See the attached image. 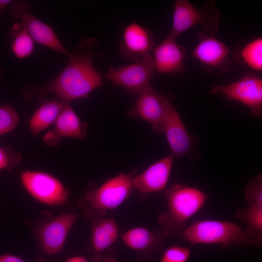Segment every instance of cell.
Segmentation results:
<instances>
[{"label":"cell","mask_w":262,"mask_h":262,"mask_svg":"<svg viewBox=\"0 0 262 262\" xmlns=\"http://www.w3.org/2000/svg\"><path fill=\"white\" fill-rule=\"evenodd\" d=\"M163 133L174 156L180 158L190 154L194 147V136L187 131L179 113L171 102L165 115Z\"/></svg>","instance_id":"cell-13"},{"label":"cell","mask_w":262,"mask_h":262,"mask_svg":"<svg viewBox=\"0 0 262 262\" xmlns=\"http://www.w3.org/2000/svg\"><path fill=\"white\" fill-rule=\"evenodd\" d=\"M79 216L77 213H63L42 225L39 239L46 253L55 254L63 250L68 234Z\"/></svg>","instance_id":"cell-12"},{"label":"cell","mask_w":262,"mask_h":262,"mask_svg":"<svg viewBox=\"0 0 262 262\" xmlns=\"http://www.w3.org/2000/svg\"><path fill=\"white\" fill-rule=\"evenodd\" d=\"M11 34L14 37L11 49L15 56L19 59L30 56L33 51L34 45L33 39L27 32L20 24L16 23L13 25Z\"/></svg>","instance_id":"cell-22"},{"label":"cell","mask_w":262,"mask_h":262,"mask_svg":"<svg viewBox=\"0 0 262 262\" xmlns=\"http://www.w3.org/2000/svg\"><path fill=\"white\" fill-rule=\"evenodd\" d=\"M11 1L9 0H0V11L5 9Z\"/></svg>","instance_id":"cell-30"},{"label":"cell","mask_w":262,"mask_h":262,"mask_svg":"<svg viewBox=\"0 0 262 262\" xmlns=\"http://www.w3.org/2000/svg\"><path fill=\"white\" fill-rule=\"evenodd\" d=\"M100 262H118L114 258L110 256H107L101 259Z\"/></svg>","instance_id":"cell-31"},{"label":"cell","mask_w":262,"mask_h":262,"mask_svg":"<svg viewBox=\"0 0 262 262\" xmlns=\"http://www.w3.org/2000/svg\"><path fill=\"white\" fill-rule=\"evenodd\" d=\"M100 261H101V259L98 258V259L96 260L95 262H100Z\"/></svg>","instance_id":"cell-32"},{"label":"cell","mask_w":262,"mask_h":262,"mask_svg":"<svg viewBox=\"0 0 262 262\" xmlns=\"http://www.w3.org/2000/svg\"><path fill=\"white\" fill-rule=\"evenodd\" d=\"M182 238L193 245H220L224 246L254 245L246 229L230 221L203 220L183 229Z\"/></svg>","instance_id":"cell-3"},{"label":"cell","mask_w":262,"mask_h":262,"mask_svg":"<svg viewBox=\"0 0 262 262\" xmlns=\"http://www.w3.org/2000/svg\"><path fill=\"white\" fill-rule=\"evenodd\" d=\"M210 93L221 94L227 100L239 102L250 109L253 117H262V79L255 74H247L229 84L213 85Z\"/></svg>","instance_id":"cell-6"},{"label":"cell","mask_w":262,"mask_h":262,"mask_svg":"<svg viewBox=\"0 0 262 262\" xmlns=\"http://www.w3.org/2000/svg\"><path fill=\"white\" fill-rule=\"evenodd\" d=\"M190 255L189 247L172 246L164 250L160 262H187Z\"/></svg>","instance_id":"cell-26"},{"label":"cell","mask_w":262,"mask_h":262,"mask_svg":"<svg viewBox=\"0 0 262 262\" xmlns=\"http://www.w3.org/2000/svg\"><path fill=\"white\" fill-rule=\"evenodd\" d=\"M245 199L249 204H262V175L258 174L248 183L245 191Z\"/></svg>","instance_id":"cell-27"},{"label":"cell","mask_w":262,"mask_h":262,"mask_svg":"<svg viewBox=\"0 0 262 262\" xmlns=\"http://www.w3.org/2000/svg\"><path fill=\"white\" fill-rule=\"evenodd\" d=\"M173 160L171 153L149 165L144 172L133 177V187L142 194L164 190L170 178Z\"/></svg>","instance_id":"cell-17"},{"label":"cell","mask_w":262,"mask_h":262,"mask_svg":"<svg viewBox=\"0 0 262 262\" xmlns=\"http://www.w3.org/2000/svg\"><path fill=\"white\" fill-rule=\"evenodd\" d=\"M118 236V228L113 218L94 219L92 226L91 241L96 252H101L109 247Z\"/></svg>","instance_id":"cell-19"},{"label":"cell","mask_w":262,"mask_h":262,"mask_svg":"<svg viewBox=\"0 0 262 262\" xmlns=\"http://www.w3.org/2000/svg\"><path fill=\"white\" fill-rule=\"evenodd\" d=\"M21 160L19 153L10 146H0V171L11 170L18 165Z\"/></svg>","instance_id":"cell-25"},{"label":"cell","mask_w":262,"mask_h":262,"mask_svg":"<svg viewBox=\"0 0 262 262\" xmlns=\"http://www.w3.org/2000/svg\"><path fill=\"white\" fill-rule=\"evenodd\" d=\"M66 262H88L86 258L82 256H74L67 259Z\"/></svg>","instance_id":"cell-29"},{"label":"cell","mask_w":262,"mask_h":262,"mask_svg":"<svg viewBox=\"0 0 262 262\" xmlns=\"http://www.w3.org/2000/svg\"><path fill=\"white\" fill-rule=\"evenodd\" d=\"M66 103L58 98L44 102L29 120L32 134L37 135L54 123Z\"/></svg>","instance_id":"cell-20"},{"label":"cell","mask_w":262,"mask_h":262,"mask_svg":"<svg viewBox=\"0 0 262 262\" xmlns=\"http://www.w3.org/2000/svg\"><path fill=\"white\" fill-rule=\"evenodd\" d=\"M155 72L151 54L133 63L110 67L104 77L124 88L131 96L138 95L150 84Z\"/></svg>","instance_id":"cell-7"},{"label":"cell","mask_w":262,"mask_h":262,"mask_svg":"<svg viewBox=\"0 0 262 262\" xmlns=\"http://www.w3.org/2000/svg\"><path fill=\"white\" fill-rule=\"evenodd\" d=\"M152 58L155 71L162 74H180L184 71L185 48L169 35L154 48Z\"/></svg>","instance_id":"cell-15"},{"label":"cell","mask_w":262,"mask_h":262,"mask_svg":"<svg viewBox=\"0 0 262 262\" xmlns=\"http://www.w3.org/2000/svg\"><path fill=\"white\" fill-rule=\"evenodd\" d=\"M0 262H28L23 259L10 254L0 255Z\"/></svg>","instance_id":"cell-28"},{"label":"cell","mask_w":262,"mask_h":262,"mask_svg":"<svg viewBox=\"0 0 262 262\" xmlns=\"http://www.w3.org/2000/svg\"><path fill=\"white\" fill-rule=\"evenodd\" d=\"M240 60L255 71L262 70V38H256L246 44L239 52Z\"/></svg>","instance_id":"cell-23"},{"label":"cell","mask_w":262,"mask_h":262,"mask_svg":"<svg viewBox=\"0 0 262 262\" xmlns=\"http://www.w3.org/2000/svg\"><path fill=\"white\" fill-rule=\"evenodd\" d=\"M54 123L53 129L43 137L44 143L49 147L57 146L64 137L82 139L86 135L87 124L82 121L69 103H66Z\"/></svg>","instance_id":"cell-16"},{"label":"cell","mask_w":262,"mask_h":262,"mask_svg":"<svg viewBox=\"0 0 262 262\" xmlns=\"http://www.w3.org/2000/svg\"><path fill=\"white\" fill-rule=\"evenodd\" d=\"M133 177L134 173L120 174L89 191L85 196L89 205L86 215L98 218L122 204L131 194Z\"/></svg>","instance_id":"cell-4"},{"label":"cell","mask_w":262,"mask_h":262,"mask_svg":"<svg viewBox=\"0 0 262 262\" xmlns=\"http://www.w3.org/2000/svg\"><path fill=\"white\" fill-rule=\"evenodd\" d=\"M164 194L168 209L159 215L158 221L167 235L183 229L185 222L201 210L209 197L198 188L179 183L165 190Z\"/></svg>","instance_id":"cell-2"},{"label":"cell","mask_w":262,"mask_h":262,"mask_svg":"<svg viewBox=\"0 0 262 262\" xmlns=\"http://www.w3.org/2000/svg\"><path fill=\"white\" fill-rule=\"evenodd\" d=\"M154 39L150 30L133 22L123 30L119 45V53L124 58L136 62L151 54L154 49Z\"/></svg>","instance_id":"cell-11"},{"label":"cell","mask_w":262,"mask_h":262,"mask_svg":"<svg viewBox=\"0 0 262 262\" xmlns=\"http://www.w3.org/2000/svg\"><path fill=\"white\" fill-rule=\"evenodd\" d=\"M20 180L28 192L38 201L51 206H61L67 203L69 194L63 183L49 174L26 170L20 176Z\"/></svg>","instance_id":"cell-8"},{"label":"cell","mask_w":262,"mask_h":262,"mask_svg":"<svg viewBox=\"0 0 262 262\" xmlns=\"http://www.w3.org/2000/svg\"><path fill=\"white\" fill-rule=\"evenodd\" d=\"M37 262H46L43 260H40L37 261Z\"/></svg>","instance_id":"cell-33"},{"label":"cell","mask_w":262,"mask_h":262,"mask_svg":"<svg viewBox=\"0 0 262 262\" xmlns=\"http://www.w3.org/2000/svg\"><path fill=\"white\" fill-rule=\"evenodd\" d=\"M204 7L197 8L187 0H176L169 35L176 39L196 25L202 26L214 35L218 29L219 14L213 4Z\"/></svg>","instance_id":"cell-5"},{"label":"cell","mask_w":262,"mask_h":262,"mask_svg":"<svg viewBox=\"0 0 262 262\" xmlns=\"http://www.w3.org/2000/svg\"><path fill=\"white\" fill-rule=\"evenodd\" d=\"M236 216L246 221V230L251 236L254 246H259L262 241V204L252 203L246 209H240Z\"/></svg>","instance_id":"cell-21"},{"label":"cell","mask_w":262,"mask_h":262,"mask_svg":"<svg viewBox=\"0 0 262 262\" xmlns=\"http://www.w3.org/2000/svg\"><path fill=\"white\" fill-rule=\"evenodd\" d=\"M170 100L150 85L138 95L135 105L128 114L147 122L156 133H163L164 121Z\"/></svg>","instance_id":"cell-9"},{"label":"cell","mask_w":262,"mask_h":262,"mask_svg":"<svg viewBox=\"0 0 262 262\" xmlns=\"http://www.w3.org/2000/svg\"><path fill=\"white\" fill-rule=\"evenodd\" d=\"M66 66L53 80L37 88L40 98L48 93L56 95L62 101H70L87 97L103 84V76L94 67L90 53H69Z\"/></svg>","instance_id":"cell-1"},{"label":"cell","mask_w":262,"mask_h":262,"mask_svg":"<svg viewBox=\"0 0 262 262\" xmlns=\"http://www.w3.org/2000/svg\"><path fill=\"white\" fill-rule=\"evenodd\" d=\"M18 122V115L11 106H0V136L12 131Z\"/></svg>","instance_id":"cell-24"},{"label":"cell","mask_w":262,"mask_h":262,"mask_svg":"<svg viewBox=\"0 0 262 262\" xmlns=\"http://www.w3.org/2000/svg\"><path fill=\"white\" fill-rule=\"evenodd\" d=\"M167 236L162 229L152 232L144 227H135L123 233L121 239L130 248L142 251L160 248Z\"/></svg>","instance_id":"cell-18"},{"label":"cell","mask_w":262,"mask_h":262,"mask_svg":"<svg viewBox=\"0 0 262 262\" xmlns=\"http://www.w3.org/2000/svg\"><path fill=\"white\" fill-rule=\"evenodd\" d=\"M192 55L207 69L222 70L229 66V49L214 35L200 33Z\"/></svg>","instance_id":"cell-14"},{"label":"cell","mask_w":262,"mask_h":262,"mask_svg":"<svg viewBox=\"0 0 262 262\" xmlns=\"http://www.w3.org/2000/svg\"><path fill=\"white\" fill-rule=\"evenodd\" d=\"M11 14L19 20L22 27L38 43L67 55L69 54L52 29L30 13L28 3L22 1L14 4Z\"/></svg>","instance_id":"cell-10"}]
</instances>
